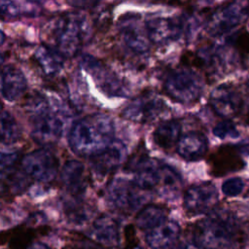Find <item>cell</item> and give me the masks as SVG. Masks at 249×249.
Listing matches in <instances>:
<instances>
[{"mask_svg": "<svg viewBox=\"0 0 249 249\" xmlns=\"http://www.w3.org/2000/svg\"><path fill=\"white\" fill-rule=\"evenodd\" d=\"M181 228L176 221L166 220L146 231L145 241L151 249H173L178 243Z\"/></svg>", "mask_w": 249, "mask_h": 249, "instance_id": "7402d4cb", "label": "cell"}, {"mask_svg": "<svg viewBox=\"0 0 249 249\" xmlns=\"http://www.w3.org/2000/svg\"><path fill=\"white\" fill-rule=\"evenodd\" d=\"M32 60L43 75L53 77L62 70L65 57L53 47L40 45L34 51Z\"/></svg>", "mask_w": 249, "mask_h": 249, "instance_id": "cb8c5ba5", "label": "cell"}, {"mask_svg": "<svg viewBox=\"0 0 249 249\" xmlns=\"http://www.w3.org/2000/svg\"><path fill=\"white\" fill-rule=\"evenodd\" d=\"M182 123L178 119L164 120L160 122L153 132L154 143L164 152H171L175 150L176 144L181 136Z\"/></svg>", "mask_w": 249, "mask_h": 249, "instance_id": "d4e9b609", "label": "cell"}, {"mask_svg": "<svg viewBox=\"0 0 249 249\" xmlns=\"http://www.w3.org/2000/svg\"><path fill=\"white\" fill-rule=\"evenodd\" d=\"M168 209L160 204H146L136 214V226L142 231H150L167 220Z\"/></svg>", "mask_w": 249, "mask_h": 249, "instance_id": "484cf974", "label": "cell"}, {"mask_svg": "<svg viewBox=\"0 0 249 249\" xmlns=\"http://www.w3.org/2000/svg\"><path fill=\"white\" fill-rule=\"evenodd\" d=\"M208 139L200 130H191L181 134L175 152L187 161L201 160L207 153Z\"/></svg>", "mask_w": 249, "mask_h": 249, "instance_id": "44dd1931", "label": "cell"}, {"mask_svg": "<svg viewBox=\"0 0 249 249\" xmlns=\"http://www.w3.org/2000/svg\"><path fill=\"white\" fill-rule=\"evenodd\" d=\"M5 40H6V36H5L4 32H3L2 30H0V46L3 45V43L5 42Z\"/></svg>", "mask_w": 249, "mask_h": 249, "instance_id": "60d3db41", "label": "cell"}, {"mask_svg": "<svg viewBox=\"0 0 249 249\" xmlns=\"http://www.w3.org/2000/svg\"><path fill=\"white\" fill-rule=\"evenodd\" d=\"M20 159L21 157L18 153H8L0 151V171L18 165Z\"/></svg>", "mask_w": 249, "mask_h": 249, "instance_id": "e575fe53", "label": "cell"}, {"mask_svg": "<svg viewBox=\"0 0 249 249\" xmlns=\"http://www.w3.org/2000/svg\"><path fill=\"white\" fill-rule=\"evenodd\" d=\"M31 185V179L19 164L0 171V198H13L24 193Z\"/></svg>", "mask_w": 249, "mask_h": 249, "instance_id": "603a6c76", "label": "cell"}, {"mask_svg": "<svg viewBox=\"0 0 249 249\" xmlns=\"http://www.w3.org/2000/svg\"><path fill=\"white\" fill-rule=\"evenodd\" d=\"M70 5H72L73 7H76V8H88L89 6L93 8L94 6L98 5L99 2H89V1H86V2H81V1H75V2H68Z\"/></svg>", "mask_w": 249, "mask_h": 249, "instance_id": "74e56055", "label": "cell"}, {"mask_svg": "<svg viewBox=\"0 0 249 249\" xmlns=\"http://www.w3.org/2000/svg\"><path fill=\"white\" fill-rule=\"evenodd\" d=\"M125 249H134L137 246V236L132 225H127L124 230Z\"/></svg>", "mask_w": 249, "mask_h": 249, "instance_id": "d590c367", "label": "cell"}, {"mask_svg": "<svg viewBox=\"0 0 249 249\" xmlns=\"http://www.w3.org/2000/svg\"><path fill=\"white\" fill-rule=\"evenodd\" d=\"M22 136V128L17 119L8 111L0 113V144L13 145Z\"/></svg>", "mask_w": 249, "mask_h": 249, "instance_id": "83f0119b", "label": "cell"}, {"mask_svg": "<svg viewBox=\"0 0 249 249\" xmlns=\"http://www.w3.org/2000/svg\"><path fill=\"white\" fill-rule=\"evenodd\" d=\"M89 174L85 165L76 160H68L60 171L63 198L84 199L89 185Z\"/></svg>", "mask_w": 249, "mask_h": 249, "instance_id": "e0dca14e", "label": "cell"}, {"mask_svg": "<svg viewBox=\"0 0 249 249\" xmlns=\"http://www.w3.org/2000/svg\"><path fill=\"white\" fill-rule=\"evenodd\" d=\"M27 89V80L23 72L17 66L9 64L0 72V90L2 96L14 102L21 98Z\"/></svg>", "mask_w": 249, "mask_h": 249, "instance_id": "ffe728a7", "label": "cell"}, {"mask_svg": "<svg viewBox=\"0 0 249 249\" xmlns=\"http://www.w3.org/2000/svg\"><path fill=\"white\" fill-rule=\"evenodd\" d=\"M162 89L173 101L192 104L201 97L204 82L197 70L181 65L167 72L162 82Z\"/></svg>", "mask_w": 249, "mask_h": 249, "instance_id": "277c9868", "label": "cell"}, {"mask_svg": "<svg viewBox=\"0 0 249 249\" xmlns=\"http://www.w3.org/2000/svg\"><path fill=\"white\" fill-rule=\"evenodd\" d=\"M18 164L31 181L43 184L53 181L59 168L57 157L48 148H40L24 155Z\"/></svg>", "mask_w": 249, "mask_h": 249, "instance_id": "9c48e42d", "label": "cell"}, {"mask_svg": "<svg viewBox=\"0 0 249 249\" xmlns=\"http://www.w3.org/2000/svg\"><path fill=\"white\" fill-rule=\"evenodd\" d=\"M228 39L229 43L236 51L241 62H249V32L240 30Z\"/></svg>", "mask_w": 249, "mask_h": 249, "instance_id": "4dcf8cb0", "label": "cell"}, {"mask_svg": "<svg viewBox=\"0 0 249 249\" xmlns=\"http://www.w3.org/2000/svg\"><path fill=\"white\" fill-rule=\"evenodd\" d=\"M27 249H51V248L41 242H34Z\"/></svg>", "mask_w": 249, "mask_h": 249, "instance_id": "ab89813d", "label": "cell"}, {"mask_svg": "<svg viewBox=\"0 0 249 249\" xmlns=\"http://www.w3.org/2000/svg\"><path fill=\"white\" fill-rule=\"evenodd\" d=\"M120 38L128 53L135 56H144L149 53L152 44L148 38L145 23L137 14L122 16L118 21Z\"/></svg>", "mask_w": 249, "mask_h": 249, "instance_id": "30bf717a", "label": "cell"}, {"mask_svg": "<svg viewBox=\"0 0 249 249\" xmlns=\"http://www.w3.org/2000/svg\"><path fill=\"white\" fill-rule=\"evenodd\" d=\"M50 27L53 47L65 58L77 55L89 40L91 27L88 18L78 12H69L54 18Z\"/></svg>", "mask_w": 249, "mask_h": 249, "instance_id": "3957f363", "label": "cell"}, {"mask_svg": "<svg viewBox=\"0 0 249 249\" xmlns=\"http://www.w3.org/2000/svg\"><path fill=\"white\" fill-rule=\"evenodd\" d=\"M115 124L104 113H93L77 120L68 134V143L73 153L80 157H91L113 141Z\"/></svg>", "mask_w": 249, "mask_h": 249, "instance_id": "6da1fadb", "label": "cell"}, {"mask_svg": "<svg viewBox=\"0 0 249 249\" xmlns=\"http://www.w3.org/2000/svg\"><path fill=\"white\" fill-rule=\"evenodd\" d=\"M145 27L151 44L157 47L179 40L185 32L182 17H153L145 22Z\"/></svg>", "mask_w": 249, "mask_h": 249, "instance_id": "4fadbf2b", "label": "cell"}, {"mask_svg": "<svg viewBox=\"0 0 249 249\" xmlns=\"http://www.w3.org/2000/svg\"><path fill=\"white\" fill-rule=\"evenodd\" d=\"M238 234L236 218L225 209L212 210L192 228V241L199 249H231Z\"/></svg>", "mask_w": 249, "mask_h": 249, "instance_id": "7a4b0ae2", "label": "cell"}, {"mask_svg": "<svg viewBox=\"0 0 249 249\" xmlns=\"http://www.w3.org/2000/svg\"><path fill=\"white\" fill-rule=\"evenodd\" d=\"M219 195L212 182H203L189 187L183 195V206L190 216L210 213L218 202Z\"/></svg>", "mask_w": 249, "mask_h": 249, "instance_id": "5bb4252c", "label": "cell"}, {"mask_svg": "<svg viewBox=\"0 0 249 249\" xmlns=\"http://www.w3.org/2000/svg\"><path fill=\"white\" fill-rule=\"evenodd\" d=\"M125 155V147L120 141H113L107 148L89 158L91 175L98 180L112 179Z\"/></svg>", "mask_w": 249, "mask_h": 249, "instance_id": "2e32d148", "label": "cell"}, {"mask_svg": "<svg viewBox=\"0 0 249 249\" xmlns=\"http://www.w3.org/2000/svg\"><path fill=\"white\" fill-rule=\"evenodd\" d=\"M181 175L170 165L161 163L160 167L159 183L156 191L160 192L164 196L176 195L182 187Z\"/></svg>", "mask_w": 249, "mask_h": 249, "instance_id": "f1b7e54d", "label": "cell"}, {"mask_svg": "<svg viewBox=\"0 0 249 249\" xmlns=\"http://www.w3.org/2000/svg\"><path fill=\"white\" fill-rule=\"evenodd\" d=\"M89 238L100 246L116 247L121 242L119 222L112 216L102 214L91 224Z\"/></svg>", "mask_w": 249, "mask_h": 249, "instance_id": "d6986e66", "label": "cell"}, {"mask_svg": "<svg viewBox=\"0 0 249 249\" xmlns=\"http://www.w3.org/2000/svg\"><path fill=\"white\" fill-rule=\"evenodd\" d=\"M61 249H103L89 237L79 232H70Z\"/></svg>", "mask_w": 249, "mask_h": 249, "instance_id": "1f68e13d", "label": "cell"}, {"mask_svg": "<svg viewBox=\"0 0 249 249\" xmlns=\"http://www.w3.org/2000/svg\"><path fill=\"white\" fill-rule=\"evenodd\" d=\"M149 192L138 188L134 182L124 178H112L106 187L107 201L112 208L122 213H131L148 199Z\"/></svg>", "mask_w": 249, "mask_h": 249, "instance_id": "52a82bcc", "label": "cell"}, {"mask_svg": "<svg viewBox=\"0 0 249 249\" xmlns=\"http://www.w3.org/2000/svg\"><path fill=\"white\" fill-rule=\"evenodd\" d=\"M168 111V106L158 93L145 90L125 105L121 116L132 123L147 124L156 122Z\"/></svg>", "mask_w": 249, "mask_h": 249, "instance_id": "5b68a950", "label": "cell"}, {"mask_svg": "<svg viewBox=\"0 0 249 249\" xmlns=\"http://www.w3.org/2000/svg\"><path fill=\"white\" fill-rule=\"evenodd\" d=\"M245 197H246V199H247V201L249 202V191L246 193V196H245Z\"/></svg>", "mask_w": 249, "mask_h": 249, "instance_id": "7bdbcfd3", "label": "cell"}, {"mask_svg": "<svg viewBox=\"0 0 249 249\" xmlns=\"http://www.w3.org/2000/svg\"><path fill=\"white\" fill-rule=\"evenodd\" d=\"M245 188V182L240 177H232L222 184V192L226 196L234 197L239 196Z\"/></svg>", "mask_w": 249, "mask_h": 249, "instance_id": "836d02e7", "label": "cell"}, {"mask_svg": "<svg viewBox=\"0 0 249 249\" xmlns=\"http://www.w3.org/2000/svg\"><path fill=\"white\" fill-rule=\"evenodd\" d=\"M243 113L246 116V121L249 123V90L247 91L246 98H244V107H243V111L241 114H243Z\"/></svg>", "mask_w": 249, "mask_h": 249, "instance_id": "f35d334b", "label": "cell"}, {"mask_svg": "<svg viewBox=\"0 0 249 249\" xmlns=\"http://www.w3.org/2000/svg\"><path fill=\"white\" fill-rule=\"evenodd\" d=\"M208 172L213 177H222L242 170L245 161L238 145L224 144L213 151L207 159Z\"/></svg>", "mask_w": 249, "mask_h": 249, "instance_id": "9a60e30c", "label": "cell"}, {"mask_svg": "<svg viewBox=\"0 0 249 249\" xmlns=\"http://www.w3.org/2000/svg\"><path fill=\"white\" fill-rule=\"evenodd\" d=\"M213 134L221 139H234L239 136L236 126L230 120H223L217 123L213 127Z\"/></svg>", "mask_w": 249, "mask_h": 249, "instance_id": "d6a6232c", "label": "cell"}, {"mask_svg": "<svg viewBox=\"0 0 249 249\" xmlns=\"http://www.w3.org/2000/svg\"><path fill=\"white\" fill-rule=\"evenodd\" d=\"M208 104L217 116L230 120L242 113L244 98L237 86L227 83L216 87L211 91Z\"/></svg>", "mask_w": 249, "mask_h": 249, "instance_id": "7c38bea8", "label": "cell"}, {"mask_svg": "<svg viewBox=\"0 0 249 249\" xmlns=\"http://www.w3.org/2000/svg\"><path fill=\"white\" fill-rule=\"evenodd\" d=\"M22 108L30 121L53 110L47 96L38 91H34L25 96Z\"/></svg>", "mask_w": 249, "mask_h": 249, "instance_id": "f546056e", "label": "cell"}, {"mask_svg": "<svg viewBox=\"0 0 249 249\" xmlns=\"http://www.w3.org/2000/svg\"><path fill=\"white\" fill-rule=\"evenodd\" d=\"M51 228L42 222L41 214L32 215L27 222L13 229L0 231V246L8 245L9 249H27L41 235L48 234Z\"/></svg>", "mask_w": 249, "mask_h": 249, "instance_id": "8fae6325", "label": "cell"}, {"mask_svg": "<svg viewBox=\"0 0 249 249\" xmlns=\"http://www.w3.org/2000/svg\"><path fill=\"white\" fill-rule=\"evenodd\" d=\"M3 107H4V104H3V102L0 99V113L3 111Z\"/></svg>", "mask_w": 249, "mask_h": 249, "instance_id": "b9f144b4", "label": "cell"}, {"mask_svg": "<svg viewBox=\"0 0 249 249\" xmlns=\"http://www.w3.org/2000/svg\"><path fill=\"white\" fill-rule=\"evenodd\" d=\"M173 249H199L192 240L191 241H178Z\"/></svg>", "mask_w": 249, "mask_h": 249, "instance_id": "8d00e7d4", "label": "cell"}, {"mask_svg": "<svg viewBox=\"0 0 249 249\" xmlns=\"http://www.w3.org/2000/svg\"><path fill=\"white\" fill-rule=\"evenodd\" d=\"M81 65L105 94L114 97H125L129 93V86L124 79L121 78L102 60L91 55H84L81 59Z\"/></svg>", "mask_w": 249, "mask_h": 249, "instance_id": "ba28073f", "label": "cell"}, {"mask_svg": "<svg viewBox=\"0 0 249 249\" xmlns=\"http://www.w3.org/2000/svg\"><path fill=\"white\" fill-rule=\"evenodd\" d=\"M30 123V136L34 142L42 146L56 143L63 133V121L53 110L45 115L31 120Z\"/></svg>", "mask_w": 249, "mask_h": 249, "instance_id": "ac0fdd59", "label": "cell"}, {"mask_svg": "<svg viewBox=\"0 0 249 249\" xmlns=\"http://www.w3.org/2000/svg\"><path fill=\"white\" fill-rule=\"evenodd\" d=\"M40 12L38 4L33 2H16L0 0V19L12 20L22 16H35Z\"/></svg>", "mask_w": 249, "mask_h": 249, "instance_id": "4316f807", "label": "cell"}, {"mask_svg": "<svg viewBox=\"0 0 249 249\" xmlns=\"http://www.w3.org/2000/svg\"><path fill=\"white\" fill-rule=\"evenodd\" d=\"M249 18V2L234 1L214 9L206 18V32L220 37L235 29Z\"/></svg>", "mask_w": 249, "mask_h": 249, "instance_id": "8992f818", "label": "cell"}]
</instances>
